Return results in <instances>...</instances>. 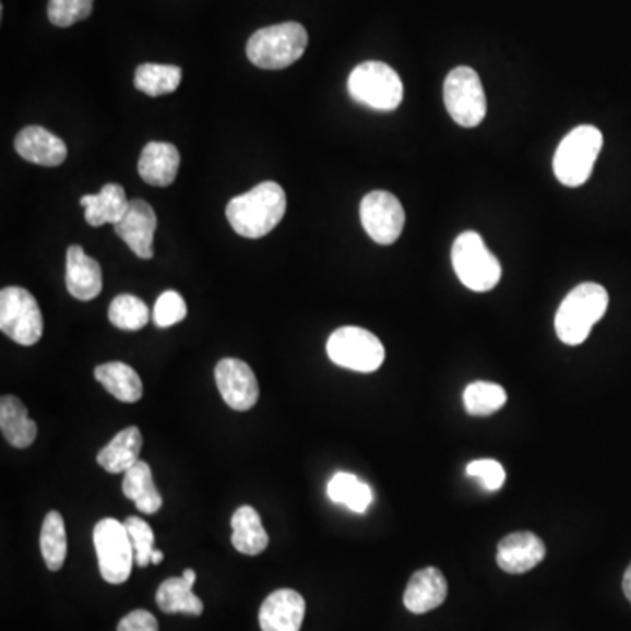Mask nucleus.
I'll return each instance as SVG.
<instances>
[{
	"label": "nucleus",
	"mask_w": 631,
	"mask_h": 631,
	"mask_svg": "<svg viewBox=\"0 0 631 631\" xmlns=\"http://www.w3.org/2000/svg\"><path fill=\"white\" fill-rule=\"evenodd\" d=\"M285 190L274 181L260 182L253 190L231 199L227 205L228 223L246 239L267 236L285 218Z\"/></svg>",
	"instance_id": "nucleus-1"
},
{
	"label": "nucleus",
	"mask_w": 631,
	"mask_h": 631,
	"mask_svg": "<svg viewBox=\"0 0 631 631\" xmlns=\"http://www.w3.org/2000/svg\"><path fill=\"white\" fill-rule=\"evenodd\" d=\"M609 307L607 289L596 283L575 286L556 312L555 329L561 343L569 346L583 344L593 326L604 318Z\"/></svg>",
	"instance_id": "nucleus-2"
},
{
	"label": "nucleus",
	"mask_w": 631,
	"mask_h": 631,
	"mask_svg": "<svg viewBox=\"0 0 631 631\" xmlns=\"http://www.w3.org/2000/svg\"><path fill=\"white\" fill-rule=\"evenodd\" d=\"M309 36L300 23L286 22L254 32L246 46L249 62L267 71L294 66L302 58Z\"/></svg>",
	"instance_id": "nucleus-3"
},
{
	"label": "nucleus",
	"mask_w": 631,
	"mask_h": 631,
	"mask_svg": "<svg viewBox=\"0 0 631 631\" xmlns=\"http://www.w3.org/2000/svg\"><path fill=\"white\" fill-rule=\"evenodd\" d=\"M604 146V135L593 124H581L564 135L556 150L552 169L564 187L578 188L592 178L596 158Z\"/></svg>",
	"instance_id": "nucleus-4"
},
{
	"label": "nucleus",
	"mask_w": 631,
	"mask_h": 631,
	"mask_svg": "<svg viewBox=\"0 0 631 631\" xmlns=\"http://www.w3.org/2000/svg\"><path fill=\"white\" fill-rule=\"evenodd\" d=\"M454 272L472 291L486 294L500 283L502 265L477 231H463L451 249Z\"/></svg>",
	"instance_id": "nucleus-5"
},
{
	"label": "nucleus",
	"mask_w": 631,
	"mask_h": 631,
	"mask_svg": "<svg viewBox=\"0 0 631 631\" xmlns=\"http://www.w3.org/2000/svg\"><path fill=\"white\" fill-rule=\"evenodd\" d=\"M353 100L376 111H395L404 100V83L395 69L383 62H364L347 80Z\"/></svg>",
	"instance_id": "nucleus-6"
},
{
	"label": "nucleus",
	"mask_w": 631,
	"mask_h": 631,
	"mask_svg": "<svg viewBox=\"0 0 631 631\" xmlns=\"http://www.w3.org/2000/svg\"><path fill=\"white\" fill-rule=\"evenodd\" d=\"M0 330L20 346L39 343L45 320L31 291L20 286H8L0 291Z\"/></svg>",
	"instance_id": "nucleus-7"
},
{
	"label": "nucleus",
	"mask_w": 631,
	"mask_h": 631,
	"mask_svg": "<svg viewBox=\"0 0 631 631\" xmlns=\"http://www.w3.org/2000/svg\"><path fill=\"white\" fill-rule=\"evenodd\" d=\"M95 552L104 581L123 584L134 567L135 552L124 523L112 517L98 521L94 529Z\"/></svg>",
	"instance_id": "nucleus-8"
},
{
	"label": "nucleus",
	"mask_w": 631,
	"mask_h": 631,
	"mask_svg": "<svg viewBox=\"0 0 631 631\" xmlns=\"http://www.w3.org/2000/svg\"><path fill=\"white\" fill-rule=\"evenodd\" d=\"M330 360L356 372H376L383 365L384 346L372 332L360 326H343L326 343Z\"/></svg>",
	"instance_id": "nucleus-9"
},
{
	"label": "nucleus",
	"mask_w": 631,
	"mask_h": 631,
	"mask_svg": "<svg viewBox=\"0 0 631 631\" xmlns=\"http://www.w3.org/2000/svg\"><path fill=\"white\" fill-rule=\"evenodd\" d=\"M444 103L451 118L460 127L465 129L477 127L488 112V103L479 74L471 68L453 69L445 78Z\"/></svg>",
	"instance_id": "nucleus-10"
},
{
	"label": "nucleus",
	"mask_w": 631,
	"mask_h": 631,
	"mask_svg": "<svg viewBox=\"0 0 631 631\" xmlns=\"http://www.w3.org/2000/svg\"><path fill=\"white\" fill-rule=\"evenodd\" d=\"M365 231L378 245L390 246L398 240L405 227V211L401 201L390 192H370L360 204Z\"/></svg>",
	"instance_id": "nucleus-11"
},
{
	"label": "nucleus",
	"mask_w": 631,
	"mask_h": 631,
	"mask_svg": "<svg viewBox=\"0 0 631 631\" xmlns=\"http://www.w3.org/2000/svg\"><path fill=\"white\" fill-rule=\"evenodd\" d=\"M216 386L225 404L234 410L253 409L260 398V386L253 370L246 361L225 358L214 369Z\"/></svg>",
	"instance_id": "nucleus-12"
},
{
	"label": "nucleus",
	"mask_w": 631,
	"mask_h": 631,
	"mask_svg": "<svg viewBox=\"0 0 631 631\" xmlns=\"http://www.w3.org/2000/svg\"><path fill=\"white\" fill-rule=\"evenodd\" d=\"M158 227L155 211L152 205L141 199L130 201L129 210L123 218L116 223V236L123 240L134 251L135 257L143 260H152L155 257L153 240Z\"/></svg>",
	"instance_id": "nucleus-13"
},
{
	"label": "nucleus",
	"mask_w": 631,
	"mask_h": 631,
	"mask_svg": "<svg viewBox=\"0 0 631 631\" xmlns=\"http://www.w3.org/2000/svg\"><path fill=\"white\" fill-rule=\"evenodd\" d=\"M546 558V544L532 532H516L508 535L498 544L497 563L508 574H526L543 563Z\"/></svg>",
	"instance_id": "nucleus-14"
},
{
	"label": "nucleus",
	"mask_w": 631,
	"mask_h": 631,
	"mask_svg": "<svg viewBox=\"0 0 631 631\" xmlns=\"http://www.w3.org/2000/svg\"><path fill=\"white\" fill-rule=\"evenodd\" d=\"M306 618V600L294 590H277L260 607L262 631H300Z\"/></svg>",
	"instance_id": "nucleus-15"
},
{
	"label": "nucleus",
	"mask_w": 631,
	"mask_h": 631,
	"mask_svg": "<svg viewBox=\"0 0 631 631\" xmlns=\"http://www.w3.org/2000/svg\"><path fill=\"white\" fill-rule=\"evenodd\" d=\"M14 147L23 160L43 167H58L68 158V146L62 139L37 124L23 129L14 139Z\"/></svg>",
	"instance_id": "nucleus-16"
},
{
	"label": "nucleus",
	"mask_w": 631,
	"mask_h": 631,
	"mask_svg": "<svg viewBox=\"0 0 631 631\" xmlns=\"http://www.w3.org/2000/svg\"><path fill=\"white\" fill-rule=\"evenodd\" d=\"M66 285L69 294L83 302L94 300L103 291V269L97 260L90 259L81 246H71L68 249Z\"/></svg>",
	"instance_id": "nucleus-17"
},
{
	"label": "nucleus",
	"mask_w": 631,
	"mask_h": 631,
	"mask_svg": "<svg viewBox=\"0 0 631 631\" xmlns=\"http://www.w3.org/2000/svg\"><path fill=\"white\" fill-rule=\"evenodd\" d=\"M448 598V581L436 567L414 572L405 587V609L413 614H427L444 604Z\"/></svg>",
	"instance_id": "nucleus-18"
},
{
	"label": "nucleus",
	"mask_w": 631,
	"mask_h": 631,
	"mask_svg": "<svg viewBox=\"0 0 631 631\" xmlns=\"http://www.w3.org/2000/svg\"><path fill=\"white\" fill-rule=\"evenodd\" d=\"M179 158L178 147L170 143H147L139 158V176L152 187H169L178 176Z\"/></svg>",
	"instance_id": "nucleus-19"
},
{
	"label": "nucleus",
	"mask_w": 631,
	"mask_h": 631,
	"mask_svg": "<svg viewBox=\"0 0 631 631\" xmlns=\"http://www.w3.org/2000/svg\"><path fill=\"white\" fill-rule=\"evenodd\" d=\"M0 430L13 448L25 450L34 444L37 425L19 396L4 395L0 398Z\"/></svg>",
	"instance_id": "nucleus-20"
},
{
	"label": "nucleus",
	"mask_w": 631,
	"mask_h": 631,
	"mask_svg": "<svg viewBox=\"0 0 631 631\" xmlns=\"http://www.w3.org/2000/svg\"><path fill=\"white\" fill-rule=\"evenodd\" d=\"M130 201L127 199L124 188L115 182L103 187L95 195H85L81 199V205L85 207V219L90 227H103L106 223L120 222L129 210Z\"/></svg>",
	"instance_id": "nucleus-21"
},
{
	"label": "nucleus",
	"mask_w": 631,
	"mask_h": 631,
	"mask_svg": "<svg viewBox=\"0 0 631 631\" xmlns=\"http://www.w3.org/2000/svg\"><path fill=\"white\" fill-rule=\"evenodd\" d=\"M143 450V433L138 427H129L116 433L115 439L97 454V463L109 474H124L139 462Z\"/></svg>",
	"instance_id": "nucleus-22"
},
{
	"label": "nucleus",
	"mask_w": 631,
	"mask_h": 631,
	"mask_svg": "<svg viewBox=\"0 0 631 631\" xmlns=\"http://www.w3.org/2000/svg\"><path fill=\"white\" fill-rule=\"evenodd\" d=\"M231 546L246 556L262 555L269 546V535L262 517L251 505H242L230 520Z\"/></svg>",
	"instance_id": "nucleus-23"
},
{
	"label": "nucleus",
	"mask_w": 631,
	"mask_h": 631,
	"mask_svg": "<svg viewBox=\"0 0 631 631\" xmlns=\"http://www.w3.org/2000/svg\"><path fill=\"white\" fill-rule=\"evenodd\" d=\"M98 383L111 393L116 401L123 404H135L143 398V381L130 365L123 361H109L98 365L94 372Z\"/></svg>",
	"instance_id": "nucleus-24"
},
{
	"label": "nucleus",
	"mask_w": 631,
	"mask_h": 631,
	"mask_svg": "<svg viewBox=\"0 0 631 631\" xmlns=\"http://www.w3.org/2000/svg\"><path fill=\"white\" fill-rule=\"evenodd\" d=\"M123 495L144 514H156L164 503V498L153 480L152 467L141 460L124 472Z\"/></svg>",
	"instance_id": "nucleus-25"
},
{
	"label": "nucleus",
	"mask_w": 631,
	"mask_h": 631,
	"mask_svg": "<svg viewBox=\"0 0 631 631\" xmlns=\"http://www.w3.org/2000/svg\"><path fill=\"white\" fill-rule=\"evenodd\" d=\"M156 605L165 614H188L197 618L204 612V604L184 578H170L162 583L156 592Z\"/></svg>",
	"instance_id": "nucleus-26"
},
{
	"label": "nucleus",
	"mask_w": 631,
	"mask_h": 631,
	"mask_svg": "<svg viewBox=\"0 0 631 631\" xmlns=\"http://www.w3.org/2000/svg\"><path fill=\"white\" fill-rule=\"evenodd\" d=\"M40 555L45 558L46 567L51 572L62 569L68 558V534L62 514L51 511L46 514L45 523L40 528Z\"/></svg>",
	"instance_id": "nucleus-27"
},
{
	"label": "nucleus",
	"mask_w": 631,
	"mask_h": 631,
	"mask_svg": "<svg viewBox=\"0 0 631 631\" xmlns=\"http://www.w3.org/2000/svg\"><path fill=\"white\" fill-rule=\"evenodd\" d=\"M182 71L178 66L143 63L135 71L134 85L150 97L174 94L181 85Z\"/></svg>",
	"instance_id": "nucleus-28"
},
{
	"label": "nucleus",
	"mask_w": 631,
	"mask_h": 631,
	"mask_svg": "<svg viewBox=\"0 0 631 631\" xmlns=\"http://www.w3.org/2000/svg\"><path fill=\"white\" fill-rule=\"evenodd\" d=\"M329 498L332 502L346 505L353 512L364 514L372 503L373 493L372 488L364 480L353 474L338 472L329 483Z\"/></svg>",
	"instance_id": "nucleus-29"
},
{
	"label": "nucleus",
	"mask_w": 631,
	"mask_h": 631,
	"mask_svg": "<svg viewBox=\"0 0 631 631\" xmlns=\"http://www.w3.org/2000/svg\"><path fill=\"white\" fill-rule=\"evenodd\" d=\"M508 402V393L500 384L477 381L463 393V404L471 416H491L502 409Z\"/></svg>",
	"instance_id": "nucleus-30"
},
{
	"label": "nucleus",
	"mask_w": 631,
	"mask_h": 631,
	"mask_svg": "<svg viewBox=\"0 0 631 631\" xmlns=\"http://www.w3.org/2000/svg\"><path fill=\"white\" fill-rule=\"evenodd\" d=\"M109 321L116 329L135 332L147 325L150 309L134 295H118L109 306Z\"/></svg>",
	"instance_id": "nucleus-31"
},
{
	"label": "nucleus",
	"mask_w": 631,
	"mask_h": 631,
	"mask_svg": "<svg viewBox=\"0 0 631 631\" xmlns=\"http://www.w3.org/2000/svg\"><path fill=\"white\" fill-rule=\"evenodd\" d=\"M92 10L94 0H49L48 19L55 27L68 28L88 19Z\"/></svg>",
	"instance_id": "nucleus-32"
},
{
	"label": "nucleus",
	"mask_w": 631,
	"mask_h": 631,
	"mask_svg": "<svg viewBox=\"0 0 631 631\" xmlns=\"http://www.w3.org/2000/svg\"><path fill=\"white\" fill-rule=\"evenodd\" d=\"M124 526L129 532L130 540L134 546L135 564L144 569L152 563L153 551H155V534L152 526L146 521L138 516H130L124 520Z\"/></svg>",
	"instance_id": "nucleus-33"
},
{
	"label": "nucleus",
	"mask_w": 631,
	"mask_h": 631,
	"mask_svg": "<svg viewBox=\"0 0 631 631\" xmlns=\"http://www.w3.org/2000/svg\"><path fill=\"white\" fill-rule=\"evenodd\" d=\"M187 302L184 298L178 294V291H165L156 300L155 309H153V320H155V325L160 326V329H167V326L176 325L179 321L187 318Z\"/></svg>",
	"instance_id": "nucleus-34"
},
{
	"label": "nucleus",
	"mask_w": 631,
	"mask_h": 631,
	"mask_svg": "<svg viewBox=\"0 0 631 631\" xmlns=\"http://www.w3.org/2000/svg\"><path fill=\"white\" fill-rule=\"evenodd\" d=\"M467 474L486 491H498L505 483V471L497 460H476L468 463Z\"/></svg>",
	"instance_id": "nucleus-35"
},
{
	"label": "nucleus",
	"mask_w": 631,
	"mask_h": 631,
	"mask_svg": "<svg viewBox=\"0 0 631 631\" xmlns=\"http://www.w3.org/2000/svg\"><path fill=\"white\" fill-rule=\"evenodd\" d=\"M118 631H158V621L147 610H132L121 619Z\"/></svg>",
	"instance_id": "nucleus-36"
},
{
	"label": "nucleus",
	"mask_w": 631,
	"mask_h": 631,
	"mask_svg": "<svg viewBox=\"0 0 631 631\" xmlns=\"http://www.w3.org/2000/svg\"><path fill=\"white\" fill-rule=\"evenodd\" d=\"M622 592H624V596H627L631 604V563L627 572H624V578H622Z\"/></svg>",
	"instance_id": "nucleus-37"
},
{
	"label": "nucleus",
	"mask_w": 631,
	"mask_h": 631,
	"mask_svg": "<svg viewBox=\"0 0 631 631\" xmlns=\"http://www.w3.org/2000/svg\"><path fill=\"white\" fill-rule=\"evenodd\" d=\"M182 578H184V581H187V583L195 584L197 581V574H195V570L192 569H187L184 570V572H182Z\"/></svg>",
	"instance_id": "nucleus-38"
},
{
	"label": "nucleus",
	"mask_w": 631,
	"mask_h": 631,
	"mask_svg": "<svg viewBox=\"0 0 631 631\" xmlns=\"http://www.w3.org/2000/svg\"><path fill=\"white\" fill-rule=\"evenodd\" d=\"M162 561H164V552L158 551V549H155L152 556V563L160 564Z\"/></svg>",
	"instance_id": "nucleus-39"
}]
</instances>
